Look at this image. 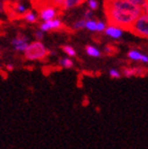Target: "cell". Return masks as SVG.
I'll list each match as a JSON object with an SVG mask.
<instances>
[{"label":"cell","instance_id":"1","mask_svg":"<svg viewBox=\"0 0 148 149\" xmlns=\"http://www.w3.org/2000/svg\"><path fill=\"white\" fill-rule=\"evenodd\" d=\"M104 10L107 22L123 30H128L143 13V10L128 0H105Z\"/></svg>","mask_w":148,"mask_h":149},{"label":"cell","instance_id":"28","mask_svg":"<svg viewBox=\"0 0 148 149\" xmlns=\"http://www.w3.org/2000/svg\"><path fill=\"white\" fill-rule=\"evenodd\" d=\"M6 69L12 71V70H14V65H12V63H9V65H6Z\"/></svg>","mask_w":148,"mask_h":149},{"label":"cell","instance_id":"2","mask_svg":"<svg viewBox=\"0 0 148 149\" xmlns=\"http://www.w3.org/2000/svg\"><path fill=\"white\" fill-rule=\"evenodd\" d=\"M23 55L27 60H43L49 55V50L41 41H33L29 43Z\"/></svg>","mask_w":148,"mask_h":149},{"label":"cell","instance_id":"3","mask_svg":"<svg viewBox=\"0 0 148 149\" xmlns=\"http://www.w3.org/2000/svg\"><path fill=\"white\" fill-rule=\"evenodd\" d=\"M129 31L141 38L148 37V14L142 13L132 23Z\"/></svg>","mask_w":148,"mask_h":149},{"label":"cell","instance_id":"19","mask_svg":"<svg viewBox=\"0 0 148 149\" xmlns=\"http://www.w3.org/2000/svg\"><path fill=\"white\" fill-rule=\"evenodd\" d=\"M87 4H88V9L91 10L92 12L96 11L98 9V6H100L97 0H87Z\"/></svg>","mask_w":148,"mask_h":149},{"label":"cell","instance_id":"18","mask_svg":"<svg viewBox=\"0 0 148 149\" xmlns=\"http://www.w3.org/2000/svg\"><path fill=\"white\" fill-rule=\"evenodd\" d=\"M84 29H86L85 19H80L73 23V30H75V31H80V30H84Z\"/></svg>","mask_w":148,"mask_h":149},{"label":"cell","instance_id":"7","mask_svg":"<svg viewBox=\"0 0 148 149\" xmlns=\"http://www.w3.org/2000/svg\"><path fill=\"white\" fill-rule=\"evenodd\" d=\"M29 43H30L29 42V38L24 35H17L16 37L12 39V46H13L14 50L17 52H21V53L26 51Z\"/></svg>","mask_w":148,"mask_h":149},{"label":"cell","instance_id":"10","mask_svg":"<svg viewBox=\"0 0 148 149\" xmlns=\"http://www.w3.org/2000/svg\"><path fill=\"white\" fill-rule=\"evenodd\" d=\"M58 63H59L60 67H63L65 69H72L74 67V61L72 60L71 57H63L58 60Z\"/></svg>","mask_w":148,"mask_h":149},{"label":"cell","instance_id":"15","mask_svg":"<svg viewBox=\"0 0 148 149\" xmlns=\"http://www.w3.org/2000/svg\"><path fill=\"white\" fill-rule=\"evenodd\" d=\"M142 55V53L138 50H131V51L128 52V58L132 61H140Z\"/></svg>","mask_w":148,"mask_h":149},{"label":"cell","instance_id":"20","mask_svg":"<svg viewBox=\"0 0 148 149\" xmlns=\"http://www.w3.org/2000/svg\"><path fill=\"white\" fill-rule=\"evenodd\" d=\"M64 1L65 0H45L46 4H50V6H53L55 8H61Z\"/></svg>","mask_w":148,"mask_h":149},{"label":"cell","instance_id":"24","mask_svg":"<svg viewBox=\"0 0 148 149\" xmlns=\"http://www.w3.org/2000/svg\"><path fill=\"white\" fill-rule=\"evenodd\" d=\"M43 38H45V33L41 32L40 30L35 33V39H36V41H43Z\"/></svg>","mask_w":148,"mask_h":149},{"label":"cell","instance_id":"9","mask_svg":"<svg viewBox=\"0 0 148 149\" xmlns=\"http://www.w3.org/2000/svg\"><path fill=\"white\" fill-rule=\"evenodd\" d=\"M86 0H65L61 6V9L64 11H69V10L75 9V8H78L85 2Z\"/></svg>","mask_w":148,"mask_h":149},{"label":"cell","instance_id":"12","mask_svg":"<svg viewBox=\"0 0 148 149\" xmlns=\"http://www.w3.org/2000/svg\"><path fill=\"white\" fill-rule=\"evenodd\" d=\"M14 12L16 13L17 15H24L28 12V8L26 6V4L22 2H20V1H17V2L15 3L14 6Z\"/></svg>","mask_w":148,"mask_h":149},{"label":"cell","instance_id":"17","mask_svg":"<svg viewBox=\"0 0 148 149\" xmlns=\"http://www.w3.org/2000/svg\"><path fill=\"white\" fill-rule=\"evenodd\" d=\"M96 20L89 19L86 20V29L90 32H96Z\"/></svg>","mask_w":148,"mask_h":149},{"label":"cell","instance_id":"6","mask_svg":"<svg viewBox=\"0 0 148 149\" xmlns=\"http://www.w3.org/2000/svg\"><path fill=\"white\" fill-rule=\"evenodd\" d=\"M122 76L133 77V76H145L147 70L144 67H125L122 70Z\"/></svg>","mask_w":148,"mask_h":149},{"label":"cell","instance_id":"25","mask_svg":"<svg viewBox=\"0 0 148 149\" xmlns=\"http://www.w3.org/2000/svg\"><path fill=\"white\" fill-rule=\"evenodd\" d=\"M104 52H105L107 55H111L114 53V48L111 46H106L105 47V50H104Z\"/></svg>","mask_w":148,"mask_h":149},{"label":"cell","instance_id":"4","mask_svg":"<svg viewBox=\"0 0 148 149\" xmlns=\"http://www.w3.org/2000/svg\"><path fill=\"white\" fill-rule=\"evenodd\" d=\"M57 14H58L57 8H55V6H50V4H46V6H43V8L39 10L38 17L43 20V21H48V20L56 18Z\"/></svg>","mask_w":148,"mask_h":149},{"label":"cell","instance_id":"22","mask_svg":"<svg viewBox=\"0 0 148 149\" xmlns=\"http://www.w3.org/2000/svg\"><path fill=\"white\" fill-rule=\"evenodd\" d=\"M106 26H107V23L105 21H97L96 22V32L98 33H104Z\"/></svg>","mask_w":148,"mask_h":149},{"label":"cell","instance_id":"8","mask_svg":"<svg viewBox=\"0 0 148 149\" xmlns=\"http://www.w3.org/2000/svg\"><path fill=\"white\" fill-rule=\"evenodd\" d=\"M124 32H125V30H123L122 28H120V26H111V24H109V26H106L104 33H105L108 37L112 38V39H120V38L123 37Z\"/></svg>","mask_w":148,"mask_h":149},{"label":"cell","instance_id":"16","mask_svg":"<svg viewBox=\"0 0 148 149\" xmlns=\"http://www.w3.org/2000/svg\"><path fill=\"white\" fill-rule=\"evenodd\" d=\"M61 49H63V51L67 54L68 57H75V56H76V50L74 49L72 46H70V45H66Z\"/></svg>","mask_w":148,"mask_h":149},{"label":"cell","instance_id":"11","mask_svg":"<svg viewBox=\"0 0 148 149\" xmlns=\"http://www.w3.org/2000/svg\"><path fill=\"white\" fill-rule=\"evenodd\" d=\"M86 53H87L89 56H91V57H94V58H98V57H101V55H102L100 50L94 46L86 47Z\"/></svg>","mask_w":148,"mask_h":149},{"label":"cell","instance_id":"26","mask_svg":"<svg viewBox=\"0 0 148 149\" xmlns=\"http://www.w3.org/2000/svg\"><path fill=\"white\" fill-rule=\"evenodd\" d=\"M142 63H144V65H146V63H148V56L146 54H143L142 57H141V60H140Z\"/></svg>","mask_w":148,"mask_h":149},{"label":"cell","instance_id":"27","mask_svg":"<svg viewBox=\"0 0 148 149\" xmlns=\"http://www.w3.org/2000/svg\"><path fill=\"white\" fill-rule=\"evenodd\" d=\"M6 12V6H4V2L0 0V13H4Z\"/></svg>","mask_w":148,"mask_h":149},{"label":"cell","instance_id":"14","mask_svg":"<svg viewBox=\"0 0 148 149\" xmlns=\"http://www.w3.org/2000/svg\"><path fill=\"white\" fill-rule=\"evenodd\" d=\"M23 18L29 23H36L38 20V15L35 12H27L26 14L23 15Z\"/></svg>","mask_w":148,"mask_h":149},{"label":"cell","instance_id":"5","mask_svg":"<svg viewBox=\"0 0 148 149\" xmlns=\"http://www.w3.org/2000/svg\"><path fill=\"white\" fill-rule=\"evenodd\" d=\"M63 28V21L60 19H54L48 20V21H43L39 26V30L43 33H48L51 31H57Z\"/></svg>","mask_w":148,"mask_h":149},{"label":"cell","instance_id":"23","mask_svg":"<svg viewBox=\"0 0 148 149\" xmlns=\"http://www.w3.org/2000/svg\"><path fill=\"white\" fill-rule=\"evenodd\" d=\"M92 16H93V12H92L91 10L87 9L85 12H84V18L83 19H85V20L92 19Z\"/></svg>","mask_w":148,"mask_h":149},{"label":"cell","instance_id":"13","mask_svg":"<svg viewBox=\"0 0 148 149\" xmlns=\"http://www.w3.org/2000/svg\"><path fill=\"white\" fill-rule=\"evenodd\" d=\"M132 4L140 6L143 10V13H147L148 11V0H128Z\"/></svg>","mask_w":148,"mask_h":149},{"label":"cell","instance_id":"21","mask_svg":"<svg viewBox=\"0 0 148 149\" xmlns=\"http://www.w3.org/2000/svg\"><path fill=\"white\" fill-rule=\"evenodd\" d=\"M109 75H110L111 78H115V79H119V78L122 77V73L117 69H110L109 70Z\"/></svg>","mask_w":148,"mask_h":149}]
</instances>
